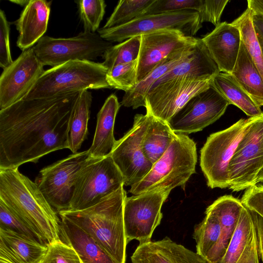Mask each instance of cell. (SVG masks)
<instances>
[{"label": "cell", "instance_id": "cell-6", "mask_svg": "<svg viewBox=\"0 0 263 263\" xmlns=\"http://www.w3.org/2000/svg\"><path fill=\"white\" fill-rule=\"evenodd\" d=\"M124 185V178L110 155L88 159L77 174L70 211L91 207Z\"/></svg>", "mask_w": 263, "mask_h": 263}, {"label": "cell", "instance_id": "cell-3", "mask_svg": "<svg viewBox=\"0 0 263 263\" xmlns=\"http://www.w3.org/2000/svg\"><path fill=\"white\" fill-rule=\"evenodd\" d=\"M127 197L121 186L97 204L80 211H63V217L91 236L116 263H126L123 208Z\"/></svg>", "mask_w": 263, "mask_h": 263}, {"label": "cell", "instance_id": "cell-24", "mask_svg": "<svg viewBox=\"0 0 263 263\" xmlns=\"http://www.w3.org/2000/svg\"><path fill=\"white\" fill-rule=\"evenodd\" d=\"M120 106L117 96L112 94L106 99L99 111L92 143L87 150L90 158H101L111 153L117 141L114 137V129Z\"/></svg>", "mask_w": 263, "mask_h": 263}, {"label": "cell", "instance_id": "cell-20", "mask_svg": "<svg viewBox=\"0 0 263 263\" xmlns=\"http://www.w3.org/2000/svg\"><path fill=\"white\" fill-rule=\"evenodd\" d=\"M217 263H259L256 231L250 213L245 206L226 253Z\"/></svg>", "mask_w": 263, "mask_h": 263}, {"label": "cell", "instance_id": "cell-13", "mask_svg": "<svg viewBox=\"0 0 263 263\" xmlns=\"http://www.w3.org/2000/svg\"><path fill=\"white\" fill-rule=\"evenodd\" d=\"M150 115L136 114L133 127L116 141L110 156L124 178V185L132 186L148 173L153 164L145 157L142 140L149 120Z\"/></svg>", "mask_w": 263, "mask_h": 263}, {"label": "cell", "instance_id": "cell-19", "mask_svg": "<svg viewBox=\"0 0 263 263\" xmlns=\"http://www.w3.org/2000/svg\"><path fill=\"white\" fill-rule=\"evenodd\" d=\"M132 263H209L200 255L169 237L139 243L131 256Z\"/></svg>", "mask_w": 263, "mask_h": 263}, {"label": "cell", "instance_id": "cell-26", "mask_svg": "<svg viewBox=\"0 0 263 263\" xmlns=\"http://www.w3.org/2000/svg\"><path fill=\"white\" fill-rule=\"evenodd\" d=\"M195 44L171 55L162 61L134 88L125 92L121 104L133 109L141 106L145 107V98L151 88L165 73L186 58L193 51Z\"/></svg>", "mask_w": 263, "mask_h": 263}, {"label": "cell", "instance_id": "cell-21", "mask_svg": "<svg viewBox=\"0 0 263 263\" xmlns=\"http://www.w3.org/2000/svg\"><path fill=\"white\" fill-rule=\"evenodd\" d=\"M51 1L30 0L15 22L17 46L23 51L37 43L46 31Z\"/></svg>", "mask_w": 263, "mask_h": 263}, {"label": "cell", "instance_id": "cell-42", "mask_svg": "<svg viewBox=\"0 0 263 263\" xmlns=\"http://www.w3.org/2000/svg\"><path fill=\"white\" fill-rule=\"evenodd\" d=\"M10 24L5 12L0 10V66L3 69L10 65L11 58L9 43Z\"/></svg>", "mask_w": 263, "mask_h": 263}, {"label": "cell", "instance_id": "cell-48", "mask_svg": "<svg viewBox=\"0 0 263 263\" xmlns=\"http://www.w3.org/2000/svg\"><path fill=\"white\" fill-rule=\"evenodd\" d=\"M30 0L29 1H27V0H15V1H14V0H12V1H10V2H12V3H15V4H16L17 5H21L22 6H24L25 7L27 4L29 2Z\"/></svg>", "mask_w": 263, "mask_h": 263}, {"label": "cell", "instance_id": "cell-23", "mask_svg": "<svg viewBox=\"0 0 263 263\" xmlns=\"http://www.w3.org/2000/svg\"><path fill=\"white\" fill-rule=\"evenodd\" d=\"M243 207L240 200L231 195H224L207 208L205 212L215 215L221 226L220 239L208 260L209 263H217L224 255L236 229Z\"/></svg>", "mask_w": 263, "mask_h": 263}, {"label": "cell", "instance_id": "cell-27", "mask_svg": "<svg viewBox=\"0 0 263 263\" xmlns=\"http://www.w3.org/2000/svg\"><path fill=\"white\" fill-rule=\"evenodd\" d=\"M231 74L258 106H263V80L242 41Z\"/></svg>", "mask_w": 263, "mask_h": 263}, {"label": "cell", "instance_id": "cell-30", "mask_svg": "<svg viewBox=\"0 0 263 263\" xmlns=\"http://www.w3.org/2000/svg\"><path fill=\"white\" fill-rule=\"evenodd\" d=\"M212 84L230 102L250 117L263 114L260 107L245 91L229 73L220 72L212 78Z\"/></svg>", "mask_w": 263, "mask_h": 263}, {"label": "cell", "instance_id": "cell-32", "mask_svg": "<svg viewBox=\"0 0 263 263\" xmlns=\"http://www.w3.org/2000/svg\"><path fill=\"white\" fill-rule=\"evenodd\" d=\"M205 213L203 220L195 226L193 238L196 242V253L208 261L220 239L221 226L215 215Z\"/></svg>", "mask_w": 263, "mask_h": 263}, {"label": "cell", "instance_id": "cell-45", "mask_svg": "<svg viewBox=\"0 0 263 263\" xmlns=\"http://www.w3.org/2000/svg\"><path fill=\"white\" fill-rule=\"evenodd\" d=\"M0 263H22L1 239Z\"/></svg>", "mask_w": 263, "mask_h": 263}, {"label": "cell", "instance_id": "cell-2", "mask_svg": "<svg viewBox=\"0 0 263 263\" xmlns=\"http://www.w3.org/2000/svg\"><path fill=\"white\" fill-rule=\"evenodd\" d=\"M0 201L47 245L61 239L57 213L34 182L16 169H0Z\"/></svg>", "mask_w": 263, "mask_h": 263}, {"label": "cell", "instance_id": "cell-46", "mask_svg": "<svg viewBox=\"0 0 263 263\" xmlns=\"http://www.w3.org/2000/svg\"><path fill=\"white\" fill-rule=\"evenodd\" d=\"M252 22L257 40L263 53V15L253 12Z\"/></svg>", "mask_w": 263, "mask_h": 263}, {"label": "cell", "instance_id": "cell-7", "mask_svg": "<svg viewBox=\"0 0 263 263\" xmlns=\"http://www.w3.org/2000/svg\"><path fill=\"white\" fill-rule=\"evenodd\" d=\"M253 117L241 119L229 127L208 137L200 151V164L209 187H229L230 161Z\"/></svg>", "mask_w": 263, "mask_h": 263}, {"label": "cell", "instance_id": "cell-4", "mask_svg": "<svg viewBox=\"0 0 263 263\" xmlns=\"http://www.w3.org/2000/svg\"><path fill=\"white\" fill-rule=\"evenodd\" d=\"M196 145L187 135L176 134L168 148L155 163L148 173L129 192L139 195L183 186L196 173Z\"/></svg>", "mask_w": 263, "mask_h": 263}, {"label": "cell", "instance_id": "cell-8", "mask_svg": "<svg viewBox=\"0 0 263 263\" xmlns=\"http://www.w3.org/2000/svg\"><path fill=\"white\" fill-rule=\"evenodd\" d=\"M112 46L98 33L83 31L69 38L43 36L32 48L44 66L53 67L70 61H92Z\"/></svg>", "mask_w": 263, "mask_h": 263}, {"label": "cell", "instance_id": "cell-49", "mask_svg": "<svg viewBox=\"0 0 263 263\" xmlns=\"http://www.w3.org/2000/svg\"><path fill=\"white\" fill-rule=\"evenodd\" d=\"M263 182V168L259 173L257 178V183Z\"/></svg>", "mask_w": 263, "mask_h": 263}, {"label": "cell", "instance_id": "cell-44", "mask_svg": "<svg viewBox=\"0 0 263 263\" xmlns=\"http://www.w3.org/2000/svg\"><path fill=\"white\" fill-rule=\"evenodd\" d=\"M249 211L256 231L258 254L263 262V218L257 213Z\"/></svg>", "mask_w": 263, "mask_h": 263}, {"label": "cell", "instance_id": "cell-17", "mask_svg": "<svg viewBox=\"0 0 263 263\" xmlns=\"http://www.w3.org/2000/svg\"><path fill=\"white\" fill-rule=\"evenodd\" d=\"M198 40L176 30H160L141 35L137 84L165 59L194 45Z\"/></svg>", "mask_w": 263, "mask_h": 263}, {"label": "cell", "instance_id": "cell-12", "mask_svg": "<svg viewBox=\"0 0 263 263\" xmlns=\"http://www.w3.org/2000/svg\"><path fill=\"white\" fill-rule=\"evenodd\" d=\"M170 192L156 191L126 197L123 218L127 243L133 239L139 243L151 240L163 216L161 208Z\"/></svg>", "mask_w": 263, "mask_h": 263}, {"label": "cell", "instance_id": "cell-41", "mask_svg": "<svg viewBox=\"0 0 263 263\" xmlns=\"http://www.w3.org/2000/svg\"><path fill=\"white\" fill-rule=\"evenodd\" d=\"M229 0H202V4L198 12L200 22H210L217 26Z\"/></svg>", "mask_w": 263, "mask_h": 263}, {"label": "cell", "instance_id": "cell-15", "mask_svg": "<svg viewBox=\"0 0 263 263\" xmlns=\"http://www.w3.org/2000/svg\"><path fill=\"white\" fill-rule=\"evenodd\" d=\"M212 80H173L153 86L145 98L146 113L168 122L191 98L208 88Z\"/></svg>", "mask_w": 263, "mask_h": 263}, {"label": "cell", "instance_id": "cell-38", "mask_svg": "<svg viewBox=\"0 0 263 263\" xmlns=\"http://www.w3.org/2000/svg\"><path fill=\"white\" fill-rule=\"evenodd\" d=\"M47 246V251L39 263H83L76 251L61 239Z\"/></svg>", "mask_w": 263, "mask_h": 263}, {"label": "cell", "instance_id": "cell-1", "mask_svg": "<svg viewBox=\"0 0 263 263\" xmlns=\"http://www.w3.org/2000/svg\"><path fill=\"white\" fill-rule=\"evenodd\" d=\"M79 92L23 99L0 110V169L18 168L68 148L69 120Z\"/></svg>", "mask_w": 263, "mask_h": 263}, {"label": "cell", "instance_id": "cell-18", "mask_svg": "<svg viewBox=\"0 0 263 263\" xmlns=\"http://www.w3.org/2000/svg\"><path fill=\"white\" fill-rule=\"evenodd\" d=\"M201 40L219 71L231 74L241 42L239 29L232 23L222 22Z\"/></svg>", "mask_w": 263, "mask_h": 263}, {"label": "cell", "instance_id": "cell-36", "mask_svg": "<svg viewBox=\"0 0 263 263\" xmlns=\"http://www.w3.org/2000/svg\"><path fill=\"white\" fill-rule=\"evenodd\" d=\"M138 60L117 65L108 71L107 79L111 88L127 92L137 84Z\"/></svg>", "mask_w": 263, "mask_h": 263}, {"label": "cell", "instance_id": "cell-5", "mask_svg": "<svg viewBox=\"0 0 263 263\" xmlns=\"http://www.w3.org/2000/svg\"><path fill=\"white\" fill-rule=\"evenodd\" d=\"M102 63L70 61L45 70L25 100L47 98L83 90L111 88Z\"/></svg>", "mask_w": 263, "mask_h": 263}, {"label": "cell", "instance_id": "cell-9", "mask_svg": "<svg viewBox=\"0 0 263 263\" xmlns=\"http://www.w3.org/2000/svg\"><path fill=\"white\" fill-rule=\"evenodd\" d=\"M263 168V114L254 117L230 161V185L239 192L257 183Z\"/></svg>", "mask_w": 263, "mask_h": 263}, {"label": "cell", "instance_id": "cell-40", "mask_svg": "<svg viewBox=\"0 0 263 263\" xmlns=\"http://www.w3.org/2000/svg\"><path fill=\"white\" fill-rule=\"evenodd\" d=\"M0 228L36 239L35 234L2 202L0 201Z\"/></svg>", "mask_w": 263, "mask_h": 263}, {"label": "cell", "instance_id": "cell-31", "mask_svg": "<svg viewBox=\"0 0 263 263\" xmlns=\"http://www.w3.org/2000/svg\"><path fill=\"white\" fill-rule=\"evenodd\" d=\"M0 239L22 263H39L47 249L36 239L2 228Z\"/></svg>", "mask_w": 263, "mask_h": 263}, {"label": "cell", "instance_id": "cell-25", "mask_svg": "<svg viewBox=\"0 0 263 263\" xmlns=\"http://www.w3.org/2000/svg\"><path fill=\"white\" fill-rule=\"evenodd\" d=\"M61 219V236L64 241L77 252L83 263H116L89 234L67 219Z\"/></svg>", "mask_w": 263, "mask_h": 263}, {"label": "cell", "instance_id": "cell-22", "mask_svg": "<svg viewBox=\"0 0 263 263\" xmlns=\"http://www.w3.org/2000/svg\"><path fill=\"white\" fill-rule=\"evenodd\" d=\"M219 72L201 39H198L192 53L162 76L153 86L173 80L199 81L210 79Z\"/></svg>", "mask_w": 263, "mask_h": 263}, {"label": "cell", "instance_id": "cell-34", "mask_svg": "<svg viewBox=\"0 0 263 263\" xmlns=\"http://www.w3.org/2000/svg\"><path fill=\"white\" fill-rule=\"evenodd\" d=\"M141 35L133 36L112 46L102 55L103 65L108 70L114 66L137 60L139 55Z\"/></svg>", "mask_w": 263, "mask_h": 263}, {"label": "cell", "instance_id": "cell-28", "mask_svg": "<svg viewBox=\"0 0 263 263\" xmlns=\"http://www.w3.org/2000/svg\"><path fill=\"white\" fill-rule=\"evenodd\" d=\"M92 99L91 93L85 90L79 92L74 102L68 129V148L73 154L77 153L87 138Z\"/></svg>", "mask_w": 263, "mask_h": 263}, {"label": "cell", "instance_id": "cell-29", "mask_svg": "<svg viewBox=\"0 0 263 263\" xmlns=\"http://www.w3.org/2000/svg\"><path fill=\"white\" fill-rule=\"evenodd\" d=\"M149 115V122L142 137V147L145 157L153 164L165 152L176 134L167 122Z\"/></svg>", "mask_w": 263, "mask_h": 263}, {"label": "cell", "instance_id": "cell-14", "mask_svg": "<svg viewBox=\"0 0 263 263\" xmlns=\"http://www.w3.org/2000/svg\"><path fill=\"white\" fill-rule=\"evenodd\" d=\"M230 104L211 83L191 98L167 123L176 134L196 133L219 119Z\"/></svg>", "mask_w": 263, "mask_h": 263}, {"label": "cell", "instance_id": "cell-47", "mask_svg": "<svg viewBox=\"0 0 263 263\" xmlns=\"http://www.w3.org/2000/svg\"><path fill=\"white\" fill-rule=\"evenodd\" d=\"M248 7L256 14L263 15V0H248Z\"/></svg>", "mask_w": 263, "mask_h": 263}, {"label": "cell", "instance_id": "cell-43", "mask_svg": "<svg viewBox=\"0 0 263 263\" xmlns=\"http://www.w3.org/2000/svg\"><path fill=\"white\" fill-rule=\"evenodd\" d=\"M249 210L263 218V184H255L247 189L240 200Z\"/></svg>", "mask_w": 263, "mask_h": 263}, {"label": "cell", "instance_id": "cell-33", "mask_svg": "<svg viewBox=\"0 0 263 263\" xmlns=\"http://www.w3.org/2000/svg\"><path fill=\"white\" fill-rule=\"evenodd\" d=\"M252 13L248 7L231 23L239 29L241 40L263 80V53L254 29Z\"/></svg>", "mask_w": 263, "mask_h": 263}, {"label": "cell", "instance_id": "cell-39", "mask_svg": "<svg viewBox=\"0 0 263 263\" xmlns=\"http://www.w3.org/2000/svg\"><path fill=\"white\" fill-rule=\"evenodd\" d=\"M202 4V0H155L141 16L185 10L198 12Z\"/></svg>", "mask_w": 263, "mask_h": 263}, {"label": "cell", "instance_id": "cell-11", "mask_svg": "<svg viewBox=\"0 0 263 263\" xmlns=\"http://www.w3.org/2000/svg\"><path fill=\"white\" fill-rule=\"evenodd\" d=\"M89 158L88 151L77 152L40 171L34 182L57 213L69 209L77 174Z\"/></svg>", "mask_w": 263, "mask_h": 263}, {"label": "cell", "instance_id": "cell-35", "mask_svg": "<svg viewBox=\"0 0 263 263\" xmlns=\"http://www.w3.org/2000/svg\"><path fill=\"white\" fill-rule=\"evenodd\" d=\"M155 0H121L103 27L109 29L128 24L140 17Z\"/></svg>", "mask_w": 263, "mask_h": 263}, {"label": "cell", "instance_id": "cell-16", "mask_svg": "<svg viewBox=\"0 0 263 263\" xmlns=\"http://www.w3.org/2000/svg\"><path fill=\"white\" fill-rule=\"evenodd\" d=\"M33 48L22 52L0 77V110L23 100L45 71Z\"/></svg>", "mask_w": 263, "mask_h": 263}, {"label": "cell", "instance_id": "cell-10", "mask_svg": "<svg viewBox=\"0 0 263 263\" xmlns=\"http://www.w3.org/2000/svg\"><path fill=\"white\" fill-rule=\"evenodd\" d=\"M202 27L199 14L193 10H185L140 16L119 27L98 30L101 37L109 42H122L137 35L160 30L179 31L193 36Z\"/></svg>", "mask_w": 263, "mask_h": 263}, {"label": "cell", "instance_id": "cell-37", "mask_svg": "<svg viewBox=\"0 0 263 263\" xmlns=\"http://www.w3.org/2000/svg\"><path fill=\"white\" fill-rule=\"evenodd\" d=\"M79 8L84 31L95 33L99 29L105 11L103 0H80L76 2Z\"/></svg>", "mask_w": 263, "mask_h": 263}]
</instances>
